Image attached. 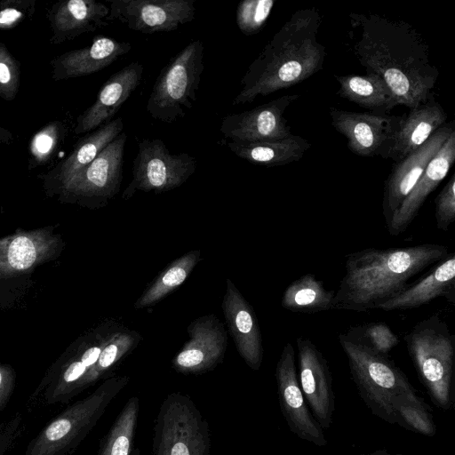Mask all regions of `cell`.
Masks as SVG:
<instances>
[{"label": "cell", "instance_id": "4dcf8cb0", "mask_svg": "<svg viewBox=\"0 0 455 455\" xmlns=\"http://www.w3.org/2000/svg\"><path fill=\"white\" fill-rule=\"evenodd\" d=\"M137 333L128 331H116L103 347L100 357L89 372L77 384L73 396L93 384L114 368L138 344Z\"/></svg>", "mask_w": 455, "mask_h": 455}, {"label": "cell", "instance_id": "ab89813d", "mask_svg": "<svg viewBox=\"0 0 455 455\" xmlns=\"http://www.w3.org/2000/svg\"><path fill=\"white\" fill-rule=\"evenodd\" d=\"M12 384L0 370V411L7 404L11 396Z\"/></svg>", "mask_w": 455, "mask_h": 455}, {"label": "cell", "instance_id": "cb8c5ba5", "mask_svg": "<svg viewBox=\"0 0 455 455\" xmlns=\"http://www.w3.org/2000/svg\"><path fill=\"white\" fill-rule=\"evenodd\" d=\"M109 7L94 0H68L56 4L49 12L51 41L60 44L108 25Z\"/></svg>", "mask_w": 455, "mask_h": 455}, {"label": "cell", "instance_id": "8d00e7d4", "mask_svg": "<svg viewBox=\"0 0 455 455\" xmlns=\"http://www.w3.org/2000/svg\"><path fill=\"white\" fill-rule=\"evenodd\" d=\"M36 256L34 243L26 236L13 239L8 249V261L16 269L21 270L31 267Z\"/></svg>", "mask_w": 455, "mask_h": 455}, {"label": "cell", "instance_id": "f35d334b", "mask_svg": "<svg viewBox=\"0 0 455 455\" xmlns=\"http://www.w3.org/2000/svg\"><path fill=\"white\" fill-rule=\"evenodd\" d=\"M58 131L54 125H49L40 131L31 142L30 150L33 156L38 162L44 161L56 147Z\"/></svg>", "mask_w": 455, "mask_h": 455}, {"label": "cell", "instance_id": "e575fe53", "mask_svg": "<svg viewBox=\"0 0 455 455\" xmlns=\"http://www.w3.org/2000/svg\"><path fill=\"white\" fill-rule=\"evenodd\" d=\"M20 84V65L5 46L0 44V96L12 100Z\"/></svg>", "mask_w": 455, "mask_h": 455}, {"label": "cell", "instance_id": "ba28073f", "mask_svg": "<svg viewBox=\"0 0 455 455\" xmlns=\"http://www.w3.org/2000/svg\"><path fill=\"white\" fill-rule=\"evenodd\" d=\"M153 431L155 455H210L209 423L188 395L172 392L166 395Z\"/></svg>", "mask_w": 455, "mask_h": 455}, {"label": "cell", "instance_id": "44dd1931", "mask_svg": "<svg viewBox=\"0 0 455 455\" xmlns=\"http://www.w3.org/2000/svg\"><path fill=\"white\" fill-rule=\"evenodd\" d=\"M437 298L455 302V254L450 252L419 281L380 304L383 311L407 310L427 305Z\"/></svg>", "mask_w": 455, "mask_h": 455}, {"label": "cell", "instance_id": "4fadbf2b", "mask_svg": "<svg viewBox=\"0 0 455 455\" xmlns=\"http://www.w3.org/2000/svg\"><path fill=\"white\" fill-rule=\"evenodd\" d=\"M299 358V382L307 406L322 428H329L335 411L332 377L327 360L306 337L295 339Z\"/></svg>", "mask_w": 455, "mask_h": 455}, {"label": "cell", "instance_id": "9c48e42d", "mask_svg": "<svg viewBox=\"0 0 455 455\" xmlns=\"http://www.w3.org/2000/svg\"><path fill=\"white\" fill-rule=\"evenodd\" d=\"M196 159L188 154L172 155L163 140L144 139L138 142L132 164V180L123 193L131 198L137 191L164 193L180 187L196 170Z\"/></svg>", "mask_w": 455, "mask_h": 455}, {"label": "cell", "instance_id": "1f68e13d", "mask_svg": "<svg viewBox=\"0 0 455 455\" xmlns=\"http://www.w3.org/2000/svg\"><path fill=\"white\" fill-rule=\"evenodd\" d=\"M391 405L395 418V424L427 437L436 434V425L431 414V407L422 397L412 399L399 395L391 400Z\"/></svg>", "mask_w": 455, "mask_h": 455}, {"label": "cell", "instance_id": "7a4b0ae2", "mask_svg": "<svg viewBox=\"0 0 455 455\" xmlns=\"http://www.w3.org/2000/svg\"><path fill=\"white\" fill-rule=\"evenodd\" d=\"M449 249L419 243L387 249L366 248L345 256V275L335 291L332 309L365 312L399 294L409 281L444 259Z\"/></svg>", "mask_w": 455, "mask_h": 455}, {"label": "cell", "instance_id": "2e32d148", "mask_svg": "<svg viewBox=\"0 0 455 455\" xmlns=\"http://www.w3.org/2000/svg\"><path fill=\"white\" fill-rule=\"evenodd\" d=\"M189 340L172 360V368L183 374H199L214 368L223 358L227 333L213 315L199 317L188 327Z\"/></svg>", "mask_w": 455, "mask_h": 455}, {"label": "cell", "instance_id": "8992f818", "mask_svg": "<svg viewBox=\"0 0 455 455\" xmlns=\"http://www.w3.org/2000/svg\"><path fill=\"white\" fill-rule=\"evenodd\" d=\"M129 380L127 376H114L105 380L92 394L70 405L48 424L28 445L25 455L71 453Z\"/></svg>", "mask_w": 455, "mask_h": 455}, {"label": "cell", "instance_id": "d590c367", "mask_svg": "<svg viewBox=\"0 0 455 455\" xmlns=\"http://www.w3.org/2000/svg\"><path fill=\"white\" fill-rule=\"evenodd\" d=\"M435 217L436 228L443 231H448L455 220V174L435 199Z\"/></svg>", "mask_w": 455, "mask_h": 455}, {"label": "cell", "instance_id": "f546056e", "mask_svg": "<svg viewBox=\"0 0 455 455\" xmlns=\"http://www.w3.org/2000/svg\"><path fill=\"white\" fill-rule=\"evenodd\" d=\"M140 414V399L130 397L102 440L98 455H131Z\"/></svg>", "mask_w": 455, "mask_h": 455}, {"label": "cell", "instance_id": "30bf717a", "mask_svg": "<svg viewBox=\"0 0 455 455\" xmlns=\"http://www.w3.org/2000/svg\"><path fill=\"white\" fill-rule=\"evenodd\" d=\"M281 412L290 431L303 441L324 447L328 441L323 429L311 413L299 382L295 350L284 345L275 372Z\"/></svg>", "mask_w": 455, "mask_h": 455}, {"label": "cell", "instance_id": "603a6c76", "mask_svg": "<svg viewBox=\"0 0 455 455\" xmlns=\"http://www.w3.org/2000/svg\"><path fill=\"white\" fill-rule=\"evenodd\" d=\"M447 115L442 106L431 100L410 109L401 116L386 158L398 162L420 148L442 125Z\"/></svg>", "mask_w": 455, "mask_h": 455}, {"label": "cell", "instance_id": "b9f144b4", "mask_svg": "<svg viewBox=\"0 0 455 455\" xmlns=\"http://www.w3.org/2000/svg\"><path fill=\"white\" fill-rule=\"evenodd\" d=\"M360 455H405L402 453H390L387 449H378L369 453H363Z\"/></svg>", "mask_w": 455, "mask_h": 455}, {"label": "cell", "instance_id": "f1b7e54d", "mask_svg": "<svg viewBox=\"0 0 455 455\" xmlns=\"http://www.w3.org/2000/svg\"><path fill=\"white\" fill-rule=\"evenodd\" d=\"M200 255L199 250L191 251L172 262L136 300L134 307L154 305L181 285L200 260Z\"/></svg>", "mask_w": 455, "mask_h": 455}, {"label": "cell", "instance_id": "9a60e30c", "mask_svg": "<svg viewBox=\"0 0 455 455\" xmlns=\"http://www.w3.org/2000/svg\"><path fill=\"white\" fill-rule=\"evenodd\" d=\"M454 131L453 123L444 124L420 148L395 162L384 185L382 214L386 228L431 159Z\"/></svg>", "mask_w": 455, "mask_h": 455}, {"label": "cell", "instance_id": "8fae6325", "mask_svg": "<svg viewBox=\"0 0 455 455\" xmlns=\"http://www.w3.org/2000/svg\"><path fill=\"white\" fill-rule=\"evenodd\" d=\"M195 0H116L107 20H117L143 34L169 32L192 21Z\"/></svg>", "mask_w": 455, "mask_h": 455}, {"label": "cell", "instance_id": "5bb4252c", "mask_svg": "<svg viewBox=\"0 0 455 455\" xmlns=\"http://www.w3.org/2000/svg\"><path fill=\"white\" fill-rule=\"evenodd\" d=\"M299 97V94L283 95L252 109L228 115L222 119L220 131L233 142L287 138L291 133L284 111Z\"/></svg>", "mask_w": 455, "mask_h": 455}, {"label": "cell", "instance_id": "6da1fadb", "mask_svg": "<svg viewBox=\"0 0 455 455\" xmlns=\"http://www.w3.org/2000/svg\"><path fill=\"white\" fill-rule=\"evenodd\" d=\"M359 30L355 56L366 73L379 76L390 90L395 106L412 109L429 100L438 76L429 48L410 24L377 14L351 13Z\"/></svg>", "mask_w": 455, "mask_h": 455}, {"label": "cell", "instance_id": "836d02e7", "mask_svg": "<svg viewBox=\"0 0 455 455\" xmlns=\"http://www.w3.org/2000/svg\"><path fill=\"white\" fill-rule=\"evenodd\" d=\"M274 0H243L239 3L235 20L239 30L245 36L259 32L270 16Z\"/></svg>", "mask_w": 455, "mask_h": 455}, {"label": "cell", "instance_id": "d4e9b609", "mask_svg": "<svg viewBox=\"0 0 455 455\" xmlns=\"http://www.w3.org/2000/svg\"><path fill=\"white\" fill-rule=\"evenodd\" d=\"M227 146L231 152L242 159L253 164L273 167L299 161L311 144L304 138L291 134L280 140L256 142L228 141Z\"/></svg>", "mask_w": 455, "mask_h": 455}, {"label": "cell", "instance_id": "d6986e66", "mask_svg": "<svg viewBox=\"0 0 455 455\" xmlns=\"http://www.w3.org/2000/svg\"><path fill=\"white\" fill-rule=\"evenodd\" d=\"M454 161L455 131L431 159L420 178L391 217L387 227L390 235H399L408 229L428 196L446 177Z\"/></svg>", "mask_w": 455, "mask_h": 455}, {"label": "cell", "instance_id": "60d3db41", "mask_svg": "<svg viewBox=\"0 0 455 455\" xmlns=\"http://www.w3.org/2000/svg\"><path fill=\"white\" fill-rule=\"evenodd\" d=\"M12 133L3 127H0V141L8 143L10 140H12Z\"/></svg>", "mask_w": 455, "mask_h": 455}, {"label": "cell", "instance_id": "ac0fdd59", "mask_svg": "<svg viewBox=\"0 0 455 455\" xmlns=\"http://www.w3.org/2000/svg\"><path fill=\"white\" fill-rule=\"evenodd\" d=\"M222 308L239 355L251 370L259 371L264 349L258 320L253 308L228 278Z\"/></svg>", "mask_w": 455, "mask_h": 455}, {"label": "cell", "instance_id": "52a82bcc", "mask_svg": "<svg viewBox=\"0 0 455 455\" xmlns=\"http://www.w3.org/2000/svg\"><path fill=\"white\" fill-rule=\"evenodd\" d=\"M204 50L202 41L195 40L161 69L146 105L152 118L172 124L192 108L204 71Z\"/></svg>", "mask_w": 455, "mask_h": 455}, {"label": "cell", "instance_id": "ffe728a7", "mask_svg": "<svg viewBox=\"0 0 455 455\" xmlns=\"http://www.w3.org/2000/svg\"><path fill=\"white\" fill-rule=\"evenodd\" d=\"M142 73L143 66L133 61L113 74L100 88L95 102L77 118L75 132L96 130L111 121L140 84Z\"/></svg>", "mask_w": 455, "mask_h": 455}, {"label": "cell", "instance_id": "4316f807", "mask_svg": "<svg viewBox=\"0 0 455 455\" xmlns=\"http://www.w3.org/2000/svg\"><path fill=\"white\" fill-rule=\"evenodd\" d=\"M335 290L307 273L291 282L283 293L281 306L293 313L315 314L332 309Z\"/></svg>", "mask_w": 455, "mask_h": 455}, {"label": "cell", "instance_id": "d6a6232c", "mask_svg": "<svg viewBox=\"0 0 455 455\" xmlns=\"http://www.w3.org/2000/svg\"><path fill=\"white\" fill-rule=\"evenodd\" d=\"M345 333L382 355H388L400 343L399 336L384 322L350 326Z\"/></svg>", "mask_w": 455, "mask_h": 455}, {"label": "cell", "instance_id": "e0dca14e", "mask_svg": "<svg viewBox=\"0 0 455 455\" xmlns=\"http://www.w3.org/2000/svg\"><path fill=\"white\" fill-rule=\"evenodd\" d=\"M126 140V133H120L67 185L101 202L113 197L120 190Z\"/></svg>", "mask_w": 455, "mask_h": 455}, {"label": "cell", "instance_id": "74e56055", "mask_svg": "<svg viewBox=\"0 0 455 455\" xmlns=\"http://www.w3.org/2000/svg\"><path fill=\"white\" fill-rule=\"evenodd\" d=\"M29 2L7 1L0 3V29H11L18 25L28 13Z\"/></svg>", "mask_w": 455, "mask_h": 455}, {"label": "cell", "instance_id": "ee69618b", "mask_svg": "<svg viewBox=\"0 0 455 455\" xmlns=\"http://www.w3.org/2000/svg\"><path fill=\"white\" fill-rule=\"evenodd\" d=\"M1 441V440H0Z\"/></svg>", "mask_w": 455, "mask_h": 455}, {"label": "cell", "instance_id": "277c9868", "mask_svg": "<svg viewBox=\"0 0 455 455\" xmlns=\"http://www.w3.org/2000/svg\"><path fill=\"white\" fill-rule=\"evenodd\" d=\"M418 378L438 408L453 406L455 339L448 323L434 314L414 324L403 335Z\"/></svg>", "mask_w": 455, "mask_h": 455}, {"label": "cell", "instance_id": "3957f363", "mask_svg": "<svg viewBox=\"0 0 455 455\" xmlns=\"http://www.w3.org/2000/svg\"><path fill=\"white\" fill-rule=\"evenodd\" d=\"M321 23L315 8L295 12L249 66L233 105L251 103L320 71L325 57L324 47L316 40Z\"/></svg>", "mask_w": 455, "mask_h": 455}, {"label": "cell", "instance_id": "5b68a950", "mask_svg": "<svg viewBox=\"0 0 455 455\" xmlns=\"http://www.w3.org/2000/svg\"><path fill=\"white\" fill-rule=\"evenodd\" d=\"M347 359L352 379L362 400L380 419L395 424L391 400L403 395L418 399V390L405 373L389 358L379 355L345 332L338 337Z\"/></svg>", "mask_w": 455, "mask_h": 455}, {"label": "cell", "instance_id": "83f0119b", "mask_svg": "<svg viewBox=\"0 0 455 455\" xmlns=\"http://www.w3.org/2000/svg\"><path fill=\"white\" fill-rule=\"evenodd\" d=\"M124 130L122 117L111 120L82 138L69 156L59 166L60 175L67 185L80 171L91 164L100 153Z\"/></svg>", "mask_w": 455, "mask_h": 455}, {"label": "cell", "instance_id": "7402d4cb", "mask_svg": "<svg viewBox=\"0 0 455 455\" xmlns=\"http://www.w3.org/2000/svg\"><path fill=\"white\" fill-rule=\"evenodd\" d=\"M132 45L112 37L98 36L89 46L70 51L52 61V78L62 80L88 76L111 65L128 53Z\"/></svg>", "mask_w": 455, "mask_h": 455}, {"label": "cell", "instance_id": "7bdbcfd3", "mask_svg": "<svg viewBox=\"0 0 455 455\" xmlns=\"http://www.w3.org/2000/svg\"><path fill=\"white\" fill-rule=\"evenodd\" d=\"M131 455H140V451L138 448L132 450Z\"/></svg>", "mask_w": 455, "mask_h": 455}, {"label": "cell", "instance_id": "7c38bea8", "mask_svg": "<svg viewBox=\"0 0 455 455\" xmlns=\"http://www.w3.org/2000/svg\"><path fill=\"white\" fill-rule=\"evenodd\" d=\"M333 128L347 140V148L360 156L386 158L401 116L371 112H350L330 108Z\"/></svg>", "mask_w": 455, "mask_h": 455}, {"label": "cell", "instance_id": "484cf974", "mask_svg": "<svg viewBox=\"0 0 455 455\" xmlns=\"http://www.w3.org/2000/svg\"><path fill=\"white\" fill-rule=\"evenodd\" d=\"M339 84L337 94L363 108L383 113L395 107L393 95L385 82L377 75L336 76Z\"/></svg>", "mask_w": 455, "mask_h": 455}]
</instances>
